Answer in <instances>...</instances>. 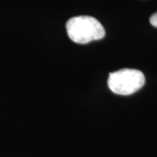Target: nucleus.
Wrapping results in <instances>:
<instances>
[{
	"mask_svg": "<svg viewBox=\"0 0 157 157\" xmlns=\"http://www.w3.org/2000/svg\"><path fill=\"white\" fill-rule=\"evenodd\" d=\"M67 32L70 39L78 44H87L103 39L106 33L101 23L89 16L70 18L67 23Z\"/></svg>",
	"mask_w": 157,
	"mask_h": 157,
	"instance_id": "nucleus-1",
	"label": "nucleus"
},
{
	"mask_svg": "<svg viewBox=\"0 0 157 157\" xmlns=\"http://www.w3.org/2000/svg\"><path fill=\"white\" fill-rule=\"evenodd\" d=\"M107 84L113 93L120 95H130L144 86L145 76L139 70L125 68L110 73Z\"/></svg>",
	"mask_w": 157,
	"mask_h": 157,
	"instance_id": "nucleus-2",
	"label": "nucleus"
},
{
	"mask_svg": "<svg viewBox=\"0 0 157 157\" xmlns=\"http://www.w3.org/2000/svg\"><path fill=\"white\" fill-rule=\"evenodd\" d=\"M149 21H150V24H151L153 26H155V27L157 28V12H155V14L152 15L150 19H149Z\"/></svg>",
	"mask_w": 157,
	"mask_h": 157,
	"instance_id": "nucleus-3",
	"label": "nucleus"
}]
</instances>
